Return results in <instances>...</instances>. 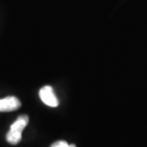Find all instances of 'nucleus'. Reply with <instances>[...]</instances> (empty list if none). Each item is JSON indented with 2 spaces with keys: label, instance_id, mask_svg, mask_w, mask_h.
Segmentation results:
<instances>
[{
  "label": "nucleus",
  "instance_id": "f257e3e1",
  "mask_svg": "<svg viewBox=\"0 0 147 147\" xmlns=\"http://www.w3.org/2000/svg\"><path fill=\"white\" fill-rule=\"evenodd\" d=\"M39 96L43 103L50 107H57L58 105V99L54 93V89L51 86H44L39 91Z\"/></svg>",
  "mask_w": 147,
  "mask_h": 147
},
{
  "label": "nucleus",
  "instance_id": "f03ea898",
  "mask_svg": "<svg viewBox=\"0 0 147 147\" xmlns=\"http://www.w3.org/2000/svg\"><path fill=\"white\" fill-rule=\"evenodd\" d=\"M21 102L16 96H7L0 99V112H11L19 109Z\"/></svg>",
  "mask_w": 147,
  "mask_h": 147
},
{
  "label": "nucleus",
  "instance_id": "7ed1b4c3",
  "mask_svg": "<svg viewBox=\"0 0 147 147\" xmlns=\"http://www.w3.org/2000/svg\"><path fill=\"white\" fill-rule=\"evenodd\" d=\"M29 122V117L27 115H21L17 117V119L14 121L13 124L11 125L10 130H13L19 133H22V131L24 130L25 127L27 126Z\"/></svg>",
  "mask_w": 147,
  "mask_h": 147
},
{
  "label": "nucleus",
  "instance_id": "20e7f679",
  "mask_svg": "<svg viewBox=\"0 0 147 147\" xmlns=\"http://www.w3.org/2000/svg\"><path fill=\"white\" fill-rule=\"evenodd\" d=\"M22 138V133H19V132L13 131V130H10L7 133V136H6V140L9 143L13 145L17 144L20 140H21Z\"/></svg>",
  "mask_w": 147,
  "mask_h": 147
},
{
  "label": "nucleus",
  "instance_id": "39448f33",
  "mask_svg": "<svg viewBox=\"0 0 147 147\" xmlns=\"http://www.w3.org/2000/svg\"><path fill=\"white\" fill-rule=\"evenodd\" d=\"M69 144L64 140H58V142L53 143L51 145V147H68Z\"/></svg>",
  "mask_w": 147,
  "mask_h": 147
},
{
  "label": "nucleus",
  "instance_id": "423d86ee",
  "mask_svg": "<svg viewBox=\"0 0 147 147\" xmlns=\"http://www.w3.org/2000/svg\"><path fill=\"white\" fill-rule=\"evenodd\" d=\"M68 147H76L75 144H69V146Z\"/></svg>",
  "mask_w": 147,
  "mask_h": 147
}]
</instances>
